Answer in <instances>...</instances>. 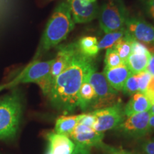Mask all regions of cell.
<instances>
[{"label": "cell", "mask_w": 154, "mask_h": 154, "mask_svg": "<svg viewBox=\"0 0 154 154\" xmlns=\"http://www.w3.org/2000/svg\"><path fill=\"white\" fill-rule=\"evenodd\" d=\"M74 27V22L69 2L60 3L48 21L34 59L66 39Z\"/></svg>", "instance_id": "7a4b0ae2"}, {"label": "cell", "mask_w": 154, "mask_h": 154, "mask_svg": "<svg viewBox=\"0 0 154 154\" xmlns=\"http://www.w3.org/2000/svg\"><path fill=\"white\" fill-rule=\"evenodd\" d=\"M114 150L118 154H136V153H131V152H129V151H126V150H124L122 149H117V148H114Z\"/></svg>", "instance_id": "d6a6232c"}, {"label": "cell", "mask_w": 154, "mask_h": 154, "mask_svg": "<svg viewBox=\"0 0 154 154\" xmlns=\"http://www.w3.org/2000/svg\"><path fill=\"white\" fill-rule=\"evenodd\" d=\"M79 49L84 55L95 58L99 52L97 38L94 36H85L77 42Z\"/></svg>", "instance_id": "ffe728a7"}, {"label": "cell", "mask_w": 154, "mask_h": 154, "mask_svg": "<svg viewBox=\"0 0 154 154\" xmlns=\"http://www.w3.org/2000/svg\"><path fill=\"white\" fill-rule=\"evenodd\" d=\"M88 82L93 86L96 93V99L91 109L95 110L110 106L116 103L120 99L118 92L111 87L103 73L94 72L88 78Z\"/></svg>", "instance_id": "8992f818"}, {"label": "cell", "mask_w": 154, "mask_h": 154, "mask_svg": "<svg viewBox=\"0 0 154 154\" xmlns=\"http://www.w3.org/2000/svg\"><path fill=\"white\" fill-rule=\"evenodd\" d=\"M92 112L96 118L94 129L98 132L104 133L116 128L125 120L124 106L121 100L112 106L96 109Z\"/></svg>", "instance_id": "52a82bcc"}, {"label": "cell", "mask_w": 154, "mask_h": 154, "mask_svg": "<svg viewBox=\"0 0 154 154\" xmlns=\"http://www.w3.org/2000/svg\"><path fill=\"white\" fill-rule=\"evenodd\" d=\"M99 24L105 33L120 30L125 26L127 9L123 0H109L99 11Z\"/></svg>", "instance_id": "5b68a950"}, {"label": "cell", "mask_w": 154, "mask_h": 154, "mask_svg": "<svg viewBox=\"0 0 154 154\" xmlns=\"http://www.w3.org/2000/svg\"><path fill=\"white\" fill-rule=\"evenodd\" d=\"M96 118L93 112L87 113H82L79 115L78 124L84 125V126L91 127L94 128V125L96 124Z\"/></svg>", "instance_id": "d4e9b609"}, {"label": "cell", "mask_w": 154, "mask_h": 154, "mask_svg": "<svg viewBox=\"0 0 154 154\" xmlns=\"http://www.w3.org/2000/svg\"><path fill=\"white\" fill-rule=\"evenodd\" d=\"M54 59L49 61H36L31 62L24 71L17 77L12 82L9 83L8 86H13L19 84L34 83L41 88L45 96L49 94L51 88L50 82V71Z\"/></svg>", "instance_id": "277c9868"}, {"label": "cell", "mask_w": 154, "mask_h": 154, "mask_svg": "<svg viewBox=\"0 0 154 154\" xmlns=\"http://www.w3.org/2000/svg\"><path fill=\"white\" fill-rule=\"evenodd\" d=\"M146 71H148L152 76H154V52H151L149 64H148Z\"/></svg>", "instance_id": "4dcf8cb0"}, {"label": "cell", "mask_w": 154, "mask_h": 154, "mask_svg": "<svg viewBox=\"0 0 154 154\" xmlns=\"http://www.w3.org/2000/svg\"><path fill=\"white\" fill-rule=\"evenodd\" d=\"M78 49L77 42L68 44H63L58 49L57 54L53 61L50 71V82L51 86L55 79L66 68L69 62L72 60L73 56Z\"/></svg>", "instance_id": "7c38bea8"}, {"label": "cell", "mask_w": 154, "mask_h": 154, "mask_svg": "<svg viewBox=\"0 0 154 154\" xmlns=\"http://www.w3.org/2000/svg\"><path fill=\"white\" fill-rule=\"evenodd\" d=\"M96 99V93L93 86L88 81L82 84L79 91V107L83 111L91 108Z\"/></svg>", "instance_id": "e0dca14e"}, {"label": "cell", "mask_w": 154, "mask_h": 154, "mask_svg": "<svg viewBox=\"0 0 154 154\" xmlns=\"http://www.w3.org/2000/svg\"><path fill=\"white\" fill-rule=\"evenodd\" d=\"M101 148H102V149L105 151L104 154H118L115 151L114 147H111V146L103 144V145L101 146Z\"/></svg>", "instance_id": "1f68e13d"}, {"label": "cell", "mask_w": 154, "mask_h": 154, "mask_svg": "<svg viewBox=\"0 0 154 154\" xmlns=\"http://www.w3.org/2000/svg\"><path fill=\"white\" fill-rule=\"evenodd\" d=\"M71 12L74 23L84 24L94 20L99 15V6L88 0H69Z\"/></svg>", "instance_id": "8fae6325"}, {"label": "cell", "mask_w": 154, "mask_h": 154, "mask_svg": "<svg viewBox=\"0 0 154 154\" xmlns=\"http://www.w3.org/2000/svg\"><path fill=\"white\" fill-rule=\"evenodd\" d=\"M104 63V69L114 68V67L124 64L120 57H119V54L117 53V51H116L113 47L107 49L106 51Z\"/></svg>", "instance_id": "7402d4cb"}, {"label": "cell", "mask_w": 154, "mask_h": 154, "mask_svg": "<svg viewBox=\"0 0 154 154\" xmlns=\"http://www.w3.org/2000/svg\"><path fill=\"white\" fill-rule=\"evenodd\" d=\"M103 74L111 87L116 91H121L127 79L132 74L126 64H122L114 68L104 69Z\"/></svg>", "instance_id": "5bb4252c"}, {"label": "cell", "mask_w": 154, "mask_h": 154, "mask_svg": "<svg viewBox=\"0 0 154 154\" xmlns=\"http://www.w3.org/2000/svg\"><path fill=\"white\" fill-rule=\"evenodd\" d=\"M150 116L151 113L149 111L132 115L123 121L116 128L128 137H143L151 131L149 125Z\"/></svg>", "instance_id": "9c48e42d"}, {"label": "cell", "mask_w": 154, "mask_h": 154, "mask_svg": "<svg viewBox=\"0 0 154 154\" xmlns=\"http://www.w3.org/2000/svg\"><path fill=\"white\" fill-rule=\"evenodd\" d=\"M149 111H150V113H151V115H154V104L152 105V106Z\"/></svg>", "instance_id": "e575fe53"}, {"label": "cell", "mask_w": 154, "mask_h": 154, "mask_svg": "<svg viewBox=\"0 0 154 154\" xmlns=\"http://www.w3.org/2000/svg\"><path fill=\"white\" fill-rule=\"evenodd\" d=\"M152 104L149 98L144 94L138 93L132 95L126 105L124 107V114L126 116L149 111L151 109Z\"/></svg>", "instance_id": "9a60e30c"}, {"label": "cell", "mask_w": 154, "mask_h": 154, "mask_svg": "<svg viewBox=\"0 0 154 154\" xmlns=\"http://www.w3.org/2000/svg\"><path fill=\"white\" fill-rule=\"evenodd\" d=\"M69 137H70L76 146L87 148L93 146L101 148L103 144L104 134L96 131L91 127L77 124Z\"/></svg>", "instance_id": "30bf717a"}, {"label": "cell", "mask_w": 154, "mask_h": 154, "mask_svg": "<svg viewBox=\"0 0 154 154\" xmlns=\"http://www.w3.org/2000/svg\"><path fill=\"white\" fill-rule=\"evenodd\" d=\"M131 53L148 54L150 53V51L148 47L146 45H144V44L137 41V40H134L132 43Z\"/></svg>", "instance_id": "4316f807"}, {"label": "cell", "mask_w": 154, "mask_h": 154, "mask_svg": "<svg viewBox=\"0 0 154 154\" xmlns=\"http://www.w3.org/2000/svg\"><path fill=\"white\" fill-rule=\"evenodd\" d=\"M22 113V103L17 92L0 99V139L14 137Z\"/></svg>", "instance_id": "3957f363"}, {"label": "cell", "mask_w": 154, "mask_h": 154, "mask_svg": "<svg viewBox=\"0 0 154 154\" xmlns=\"http://www.w3.org/2000/svg\"><path fill=\"white\" fill-rule=\"evenodd\" d=\"M151 52L148 54L131 53L127 60L126 65L133 74H138L146 71Z\"/></svg>", "instance_id": "2e32d148"}, {"label": "cell", "mask_w": 154, "mask_h": 154, "mask_svg": "<svg viewBox=\"0 0 154 154\" xmlns=\"http://www.w3.org/2000/svg\"><path fill=\"white\" fill-rule=\"evenodd\" d=\"M126 32V28L124 26L120 30L106 33V34L101 38V41L98 43V48H99V51L101 49H109V48L112 47L121 38H122L124 36Z\"/></svg>", "instance_id": "44dd1931"}, {"label": "cell", "mask_w": 154, "mask_h": 154, "mask_svg": "<svg viewBox=\"0 0 154 154\" xmlns=\"http://www.w3.org/2000/svg\"><path fill=\"white\" fill-rule=\"evenodd\" d=\"M122 91L127 95H134L138 92V84L136 74H131L125 83Z\"/></svg>", "instance_id": "603a6c76"}, {"label": "cell", "mask_w": 154, "mask_h": 154, "mask_svg": "<svg viewBox=\"0 0 154 154\" xmlns=\"http://www.w3.org/2000/svg\"><path fill=\"white\" fill-rule=\"evenodd\" d=\"M72 154H91V151H90V148L76 145Z\"/></svg>", "instance_id": "f546056e"}, {"label": "cell", "mask_w": 154, "mask_h": 154, "mask_svg": "<svg viewBox=\"0 0 154 154\" xmlns=\"http://www.w3.org/2000/svg\"><path fill=\"white\" fill-rule=\"evenodd\" d=\"M136 76H137L138 84V92L144 94L151 79L152 75L148 71H144L143 72L136 74Z\"/></svg>", "instance_id": "cb8c5ba5"}, {"label": "cell", "mask_w": 154, "mask_h": 154, "mask_svg": "<svg viewBox=\"0 0 154 154\" xmlns=\"http://www.w3.org/2000/svg\"><path fill=\"white\" fill-rule=\"evenodd\" d=\"M144 94L149 98L151 104H154V76H152L151 79Z\"/></svg>", "instance_id": "f1b7e54d"}, {"label": "cell", "mask_w": 154, "mask_h": 154, "mask_svg": "<svg viewBox=\"0 0 154 154\" xmlns=\"http://www.w3.org/2000/svg\"><path fill=\"white\" fill-rule=\"evenodd\" d=\"M96 71L94 57L77 49L66 68L54 81L47 96L59 111L72 112L79 107V91L82 84Z\"/></svg>", "instance_id": "6da1fadb"}, {"label": "cell", "mask_w": 154, "mask_h": 154, "mask_svg": "<svg viewBox=\"0 0 154 154\" xmlns=\"http://www.w3.org/2000/svg\"><path fill=\"white\" fill-rule=\"evenodd\" d=\"M134 40H135L134 38L128 32H126L124 36L113 46L124 64H126L127 60L131 54L132 43Z\"/></svg>", "instance_id": "d6986e66"}, {"label": "cell", "mask_w": 154, "mask_h": 154, "mask_svg": "<svg viewBox=\"0 0 154 154\" xmlns=\"http://www.w3.org/2000/svg\"><path fill=\"white\" fill-rule=\"evenodd\" d=\"M141 151L143 154H154V138L145 140L142 143Z\"/></svg>", "instance_id": "83f0119b"}, {"label": "cell", "mask_w": 154, "mask_h": 154, "mask_svg": "<svg viewBox=\"0 0 154 154\" xmlns=\"http://www.w3.org/2000/svg\"><path fill=\"white\" fill-rule=\"evenodd\" d=\"M125 28L135 40L146 44L150 52H154V25L138 17H127Z\"/></svg>", "instance_id": "ba28073f"}, {"label": "cell", "mask_w": 154, "mask_h": 154, "mask_svg": "<svg viewBox=\"0 0 154 154\" xmlns=\"http://www.w3.org/2000/svg\"><path fill=\"white\" fill-rule=\"evenodd\" d=\"M88 1L92 2H96V0H88Z\"/></svg>", "instance_id": "d590c367"}, {"label": "cell", "mask_w": 154, "mask_h": 154, "mask_svg": "<svg viewBox=\"0 0 154 154\" xmlns=\"http://www.w3.org/2000/svg\"><path fill=\"white\" fill-rule=\"evenodd\" d=\"M143 10L154 20V0H139Z\"/></svg>", "instance_id": "484cf974"}, {"label": "cell", "mask_w": 154, "mask_h": 154, "mask_svg": "<svg viewBox=\"0 0 154 154\" xmlns=\"http://www.w3.org/2000/svg\"><path fill=\"white\" fill-rule=\"evenodd\" d=\"M78 116H61L57 119L55 124V131L69 137L78 124Z\"/></svg>", "instance_id": "ac0fdd59"}, {"label": "cell", "mask_w": 154, "mask_h": 154, "mask_svg": "<svg viewBox=\"0 0 154 154\" xmlns=\"http://www.w3.org/2000/svg\"><path fill=\"white\" fill-rule=\"evenodd\" d=\"M47 140V152L50 154H72L76 146L70 138L57 133L49 134Z\"/></svg>", "instance_id": "4fadbf2b"}, {"label": "cell", "mask_w": 154, "mask_h": 154, "mask_svg": "<svg viewBox=\"0 0 154 154\" xmlns=\"http://www.w3.org/2000/svg\"><path fill=\"white\" fill-rule=\"evenodd\" d=\"M149 125L150 130H154V115H151L150 116Z\"/></svg>", "instance_id": "836d02e7"}]
</instances>
